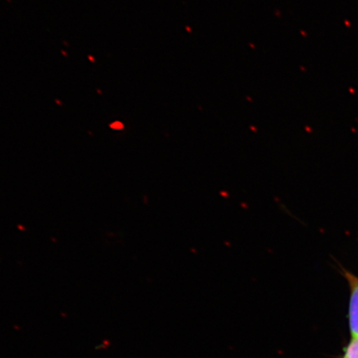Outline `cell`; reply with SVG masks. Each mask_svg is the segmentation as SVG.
<instances>
[{
	"instance_id": "obj_1",
	"label": "cell",
	"mask_w": 358,
	"mask_h": 358,
	"mask_svg": "<svg viewBox=\"0 0 358 358\" xmlns=\"http://www.w3.org/2000/svg\"><path fill=\"white\" fill-rule=\"evenodd\" d=\"M344 275L351 289L350 306H349V323L352 338H358V277L347 271Z\"/></svg>"
},
{
	"instance_id": "obj_2",
	"label": "cell",
	"mask_w": 358,
	"mask_h": 358,
	"mask_svg": "<svg viewBox=\"0 0 358 358\" xmlns=\"http://www.w3.org/2000/svg\"><path fill=\"white\" fill-rule=\"evenodd\" d=\"M343 358H358V338H352L345 350Z\"/></svg>"
},
{
	"instance_id": "obj_3",
	"label": "cell",
	"mask_w": 358,
	"mask_h": 358,
	"mask_svg": "<svg viewBox=\"0 0 358 358\" xmlns=\"http://www.w3.org/2000/svg\"><path fill=\"white\" fill-rule=\"evenodd\" d=\"M111 127L113 128V129H122V124L119 123V122H116V123L112 124Z\"/></svg>"
}]
</instances>
